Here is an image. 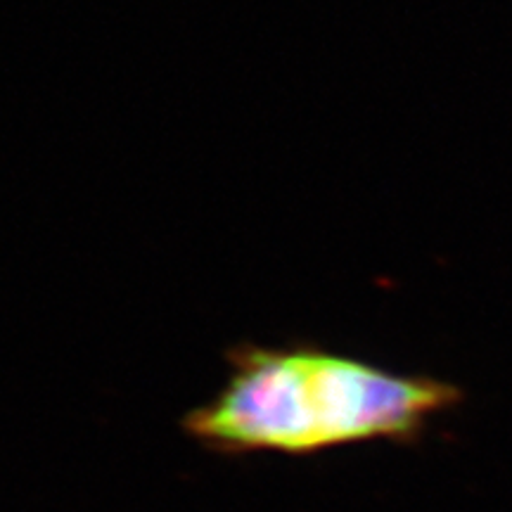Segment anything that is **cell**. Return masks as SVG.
Listing matches in <instances>:
<instances>
[{
    "mask_svg": "<svg viewBox=\"0 0 512 512\" xmlns=\"http://www.w3.org/2000/svg\"><path fill=\"white\" fill-rule=\"evenodd\" d=\"M228 361L226 384L183 418L185 434L219 456L408 444L463 396L437 377L392 373L316 344H240Z\"/></svg>",
    "mask_w": 512,
    "mask_h": 512,
    "instance_id": "1",
    "label": "cell"
}]
</instances>
